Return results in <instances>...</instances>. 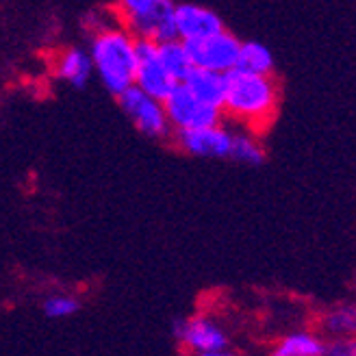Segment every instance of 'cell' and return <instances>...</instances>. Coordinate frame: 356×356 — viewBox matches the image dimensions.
Returning <instances> with one entry per match:
<instances>
[{
	"mask_svg": "<svg viewBox=\"0 0 356 356\" xmlns=\"http://www.w3.org/2000/svg\"><path fill=\"white\" fill-rule=\"evenodd\" d=\"M174 24H176V40H181L185 44L209 38V35L224 29L222 17L216 11L195 3L176 5Z\"/></svg>",
	"mask_w": 356,
	"mask_h": 356,
	"instance_id": "cell-10",
	"label": "cell"
},
{
	"mask_svg": "<svg viewBox=\"0 0 356 356\" xmlns=\"http://www.w3.org/2000/svg\"><path fill=\"white\" fill-rule=\"evenodd\" d=\"M176 146L185 154L200 159H228L230 141H233V127H226L224 120L211 127H200L191 131L172 133Z\"/></svg>",
	"mask_w": 356,
	"mask_h": 356,
	"instance_id": "cell-7",
	"label": "cell"
},
{
	"mask_svg": "<svg viewBox=\"0 0 356 356\" xmlns=\"http://www.w3.org/2000/svg\"><path fill=\"white\" fill-rule=\"evenodd\" d=\"M181 83L200 100L218 106V109L222 106L224 92H226V74L211 72V70H202V67H191L189 74Z\"/></svg>",
	"mask_w": 356,
	"mask_h": 356,
	"instance_id": "cell-12",
	"label": "cell"
},
{
	"mask_svg": "<svg viewBox=\"0 0 356 356\" xmlns=\"http://www.w3.org/2000/svg\"><path fill=\"white\" fill-rule=\"evenodd\" d=\"M87 52L94 74L109 94L120 96L124 89L133 85L137 67V38L122 20L94 31Z\"/></svg>",
	"mask_w": 356,
	"mask_h": 356,
	"instance_id": "cell-2",
	"label": "cell"
},
{
	"mask_svg": "<svg viewBox=\"0 0 356 356\" xmlns=\"http://www.w3.org/2000/svg\"><path fill=\"white\" fill-rule=\"evenodd\" d=\"M222 118L235 127L263 135L272 127L280 109V85L274 74H254L230 70L222 100Z\"/></svg>",
	"mask_w": 356,
	"mask_h": 356,
	"instance_id": "cell-1",
	"label": "cell"
},
{
	"mask_svg": "<svg viewBox=\"0 0 356 356\" xmlns=\"http://www.w3.org/2000/svg\"><path fill=\"white\" fill-rule=\"evenodd\" d=\"M135 87L154 98H165L176 81L168 74L161 59L156 55V44L148 40H137V67H135Z\"/></svg>",
	"mask_w": 356,
	"mask_h": 356,
	"instance_id": "cell-9",
	"label": "cell"
},
{
	"mask_svg": "<svg viewBox=\"0 0 356 356\" xmlns=\"http://www.w3.org/2000/svg\"><path fill=\"white\" fill-rule=\"evenodd\" d=\"M42 311L48 319H65V317H72L81 311V302L74 296L55 293L44 300Z\"/></svg>",
	"mask_w": 356,
	"mask_h": 356,
	"instance_id": "cell-18",
	"label": "cell"
},
{
	"mask_svg": "<svg viewBox=\"0 0 356 356\" xmlns=\"http://www.w3.org/2000/svg\"><path fill=\"white\" fill-rule=\"evenodd\" d=\"M174 0H152L139 11L124 15L122 22L137 40H148L154 44H161L176 38V24H174Z\"/></svg>",
	"mask_w": 356,
	"mask_h": 356,
	"instance_id": "cell-5",
	"label": "cell"
},
{
	"mask_svg": "<svg viewBox=\"0 0 356 356\" xmlns=\"http://www.w3.org/2000/svg\"><path fill=\"white\" fill-rule=\"evenodd\" d=\"M195 356H239V354H233V352H228V350L224 348V350H216V352H204V354H195Z\"/></svg>",
	"mask_w": 356,
	"mask_h": 356,
	"instance_id": "cell-21",
	"label": "cell"
},
{
	"mask_svg": "<svg viewBox=\"0 0 356 356\" xmlns=\"http://www.w3.org/2000/svg\"><path fill=\"white\" fill-rule=\"evenodd\" d=\"M322 328L330 337H354L356 332V309L354 305H341L330 309L322 317Z\"/></svg>",
	"mask_w": 356,
	"mask_h": 356,
	"instance_id": "cell-17",
	"label": "cell"
},
{
	"mask_svg": "<svg viewBox=\"0 0 356 356\" xmlns=\"http://www.w3.org/2000/svg\"><path fill=\"white\" fill-rule=\"evenodd\" d=\"M237 67L254 74H274V55L261 42H241Z\"/></svg>",
	"mask_w": 356,
	"mask_h": 356,
	"instance_id": "cell-16",
	"label": "cell"
},
{
	"mask_svg": "<svg viewBox=\"0 0 356 356\" xmlns=\"http://www.w3.org/2000/svg\"><path fill=\"white\" fill-rule=\"evenodd\" d=\"M326 341L313 332H291L274 346L270 356H324Z\"/></svg>",
	"mask_w": 356,
	"mask_h": 356,
	"instance_id": "cell-15",
	"label": "cell"
},
{
	"mask_svg": "<svg viewBox=\"0 0 356 356\" xmlns=\"http://www.w3.org/2000/svg\"><path fill=\"white\" fill-rule=\"evenodd\" d=\"M163 106L172 133L211 127V124H218L224 120L222 109L193 96L183 83H176L170 89V94L163 98Z\"/></svg>",
	"mask_w": 356,
	"mask_h": 356,
	"instance_id": "cell-4",
	"label": "cell"
},
{
	"mask_svg": "<svg viewBox=\"0 0 356 356\" xmlns=\"http://www.w3.org/2000/svg\"><path fill=\"white\" fill-rule=\"evenodd\" d=\"M148 3H152V0H115V9H118L120 17H124V15H131V13L139 11L141 7H146Z\"/></svg>",
	"mask_w": 356,
	"mask_h": 356,
	"instance_id": "cell-20",
	"label": "cell"
},
{
	"mask_svg": "<svg viewBox=\"0 0 356 356\" xmlns=\"http://www.w3.org/2000/svg\"><path fill=\"white\" fill-rule=\"evenodd\" d=\"M324 356H356L354 337H332L324 348Z\"/></svg>",
	"mask_w": 356,
	"mask_h": 356,
	"instance_id": "cell-19",
	"label": "cell"
},
{
	"mask_svg": "<svg viewBox=\"0 0 356 356\" xmlns=\"http://www.w3.org/2000/svg\"><path fill=\"white\" fill-rule=\"evenodd\" d=\"M118 98V104L122 113L127 115L133 127L150 139H165L172 137V129H170V122L165 115V106L161 98H154L146 92H141L139 87L131 85L129 89Z\"/></svg>",
	"mask_w": 356,
	"mask_h": 356,
	"instance_id": "cell-3",
	"label": "cell"
},
{
	"mask_svg": "<svg viewBox=\"0 0 356 356\" xmlns=\"http://www.w3.org/2000/svg\"><path fill=\"white\" fill-rule=\"evenodd\" d=\"M156 55H159V59H161L163 67L168 70V74L176 83H181L189 74V70L193 67L187 44L181 42V40H176V38L156 44Z\"/></svg>",
	"mask_w": 356,
	"mask_h": 356,
	"instance_id": "cell-14",
	"label": "cell"
},
{
	"mask_svg": "<svg viewBox=\"0 0 356 356\" xmlns=\"http://www.w3.org/2000/svg\"><path fill=\"white\" fill-rule=\"evenodd\" d=\"M50 72L63 85L83 89L89 83V79L94 76V67H92V59H89L87 48L65 46L57 50L55 57H52Z\"/></svg>",
	"mask_w": 356,
	"mask_h": 356,
	"instance_id": "cell-11",
	"label": "cell"
},
{
	"mask_svg": "<svg viewBox=\"0 0 356 356\" xmlns=\"http://www.w3.org/2000/svg\"><path fill=\"white\" fill-rule=\"evenodd\" d=\"M174 337L187 350H191L195 354L228 348V337L222 330V326L204 315H195V317H187V319H178V322H174Z\"/></svg>",
	"mask_w": 356,
	"mask_h": 356,
	"instance_id": "cell-8",
	"label": "cell"
},
{
	"mask_svg": "<svg viewBox=\"0 0 356 356\" xmlns=\"http://www.w3.org/2000/svg\"><path fill=\"white\" fill-rule=\"evenodd\" d=\"M239 46L241 42L226 29L209 35V38L187 44L193 67L211 70V72H220V74H228L230 70L237 67Z\"/></svg>",
	"mask_w": 356,
	"mask_h": 356,
	"instance_id": "cell-6",
	"label": "cell"
},
{
	"mask_svg": "<svg viewBox=\"0 0 356 356\" xmlns=\"http://www.w3.org/2000/svg\"><path fill=\"white\" fill-rule=\"evenodd\" d=\"M228 159L241 165H261L265 161L261 135L241 127H233V141H230Z\"/></svg>",
	"mask_w": 356,
	"mask_h": 356,
	"instance_id": "cell-13",
	"label": "cell"
}]
</instances>
